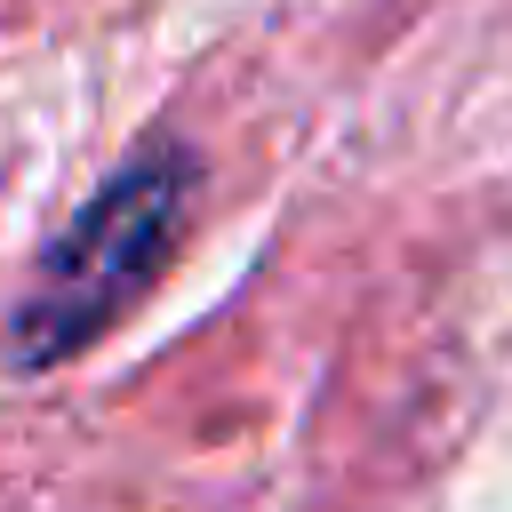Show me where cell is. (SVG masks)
<instances>
[{
    "label": "cell",
    "instance_id": "6da1fadb",
    "mask_svg": "<svg viewBox=\"0 0 512 512\" xmlns=\"http://www.w3.org/2000/svg\"><path fill=\"white\" fill-rule=\"evenodd\" d=\"M184 200H192L184 152H144L120 184H104L72 216V232L48 248V264L24 296V320H16V360H64L88 336H104L144 296L160 256L176 248Z\"/></svg>",
    "mask_w": 512,
    "mask_h": 512
}]
</instances>
